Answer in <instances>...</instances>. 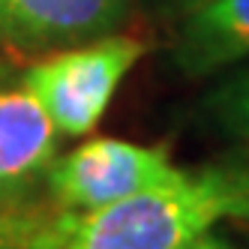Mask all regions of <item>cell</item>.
Instances as JSON below:
<instances>
[{
  "instance_id": "1",
  "label": "cell",
  "mask_w": 249,
  "mask_h": 249,
  "mask_svg": "<svg viewBox=\"0 0 249 249\" xmlns=\"http://www.w3.org/2000/svg\"><path fill=\"white\" fill-rule=\"evenodd\" d=\"M222 219H249V162L177 171L75 219L60 249H180Z\"/></svg>"
},
{
  "instance_id": "2",
  "label": "cell",
  "mask_w": 249,
  "mask_h": 249,
  "mask_svg": "<svg viewBox=\"0 0 249 249\" xmlns=\"http://www.w3.org/2000/svg\"><path fill=\"white\" fill-rule=\"evenodd\" d=\"M147 42L123 33L69 45L60 54L33 63L21 87L39 99L54 129L69 138L90 135L117 93L120 81L144 57Z\"/></svg>"
},
{
  "instance_id": "3",
  "label": "cell",
  "mask_w": 249,
  "mask_h": 249,
  "mask_svg": "<svg viewBox=\"0 0 249 249\" xmlns=\"http://www.w3.org/2000/svg\"><path fill=\"white\" fill-rule=\"evenodd\" d=\"M180 171L165 147L120 138H90L48 165V189L60 210L84 216L171 180Z\"/></svg>"
},
{
  "instance_id": "4",
  "label": "cell",
  "mask_w": 249,
  "mask_h": 249,
  "mask_svg": "<svg viewBox=\"0 0 249 249\" xmlns=\"http://www.w3.org/2000/svg\"><path fill=\"white\" fill-rule=\"evenodd\" d=\"M129 0H0V33L24 48H69L114 33Z\"/></svg>"
},
{
  "instance_id": "5",
  "label": "cell",
  "mask_w": 249,
  "mask_h": 249,
  "mask_svg": "<svg viewBox=\"0 0 249 249\" xmlns=\"http://www.w3.org/2000/svg\"><path fill=\"white\" fill-rule=\"evenodd\" d=\"M249 57V0H204L183 15L174 63L186 75H210Z\"/></svg>"
},
{
  "instance_id": "6",
  "label": "cell",
  "mask_w": 249,
  "mask_h": 249,
  "mask_svg": "<svg viewBox=\"0 0 249 249\" xmlns=\"http://www.w3.org/2000/svg\"><path fill=\"white\" fill-rule=\"evenodd\" d=\"M57 129L27 87L0 90V186H15L51 165Z\"/></svg>"
},
{
  "instance_id": "7",
  "label": "cell",
  "mask_w": 249,
  "mask_h": 249,
  "mask_svg": "<svg viewBox=\"0 0 249 249\" xmlns=\"http://www.w3.org/2000/svg\"><path fill=\"white\" fill-rule=\"evenodd\" d=\"M204 111L213 126L243 150V162H249V66L225 78L204 99Z\"/></svg>"
},
{
  "instance_id": "8",
  "label": "cell",
  "mask_w": 249,
  "mask_h": 249,
  "mask_svg": "<svg viewBox=\"0 0 249 249\" xmlns=\"http://www.w3.org/2000/svg\"><path fill=\"white\" fill-rule=\"evenodd\" d=\"M75 219H78L75 213H66V210L54 222H39V219H24V216H6V213H0V243L39 237V234H57V231H72Z\"/></svg>"
},
{
  "instance_id": "9",
  "label": "cell",
  "mask_w": 249,
  "mask_h": 249,
  "mask_svg": "<svg viewBox=\"0 0 249 249\" xmlns=\"http://www.w3.org/2000/svg\"><path fill=\"white\" fill-rule=\"evenodd\" d=\"M69 237V231H57V234H39V237H24V240H6L0 249H60Z\"/></svg>"
},
{
  "instance_id": "10",
  "label": "cell",
  "mask_w": 249,
  "mask_h": 249,
  "mask_svg": "<svg viewBox=\"0 0 249 249\" xmlns=\"http://www.w3.org/2000/svg\"><path fill=\"white\" fill-rule=\"evenodd\" d=\"M180 249H237L234 243H231L225 234H219V231H204V234H198V237H192L189 243H183Z\"/></svg>"
},
{
  "instance_id": "11",
  "label": "cell",
  "mask_w": 249,
  "mask_h": 249,
  "mask_svg": "<svg viewBox=\"0 0 249 249\" xmlns=\"http://www.w3.org/2000/svg\"><path fill=\"white\" fill-rule=\"evenodd\" d=\"M153 3L159 9H165V12H177V15H186L189 9H195L198 3H204V0H153Z\"/></svg>"
}]
</instances>
